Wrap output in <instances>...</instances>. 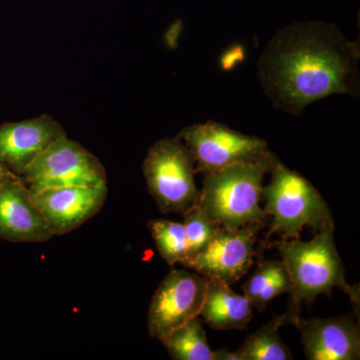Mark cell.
Wrapping results in <instances>:
<instances>
[{
	"label": "cell",
	"mask_w": 360,
	"mask_h": 360,
	"mask_svg": "<svg viewBox=\"0 0 360 360\" xmlns=\"http://www.w3.org/2000/svg\"><path fill=\"white\" fill-rule=\"evenodd\" d=\"M359 44L333 25H291L270 41L259 60V75L277 108L302 112L335 94L355 96Z\"/></svg>",
	"instance_id": "1"
},
{
	"label": "cell",
	"mask_w": 360,
	"mask_h": 360,
	"mask_svg": "<svg viewBox=\"0 0 360 360\" xmlns=\"http://www.w3.org/2000/svg\"><path fill=\"white\" fill-rule=\"evenodd\" d=\"M335 224L328 220L316 232L312 240L274 241L262 243L266 248H276L286 265L293 290L290 305L300 310L303 302H312L321 295H331L338 288L349 295L355 312H359V286L354 288L345 281V266L335 243Z\"/></svg>",
	"instance_id": "2"
},
{
	"label": "cell",
	"mask_w": 360,
	"mask_h": 360,
	"mask_svg": "<svg viewBox=\"0 0 360 360\" xmlns=\"http://www.w3.org/2000/svg\"><path fill=\"white\" fill-rule=\"evenodd\" d=\"M277 160L269 151L252 162L202 174L198 205L213 222L225 229H238L250 224L265 225L266 215L259 205L262 182Z\"/></svg>",
	"instance_id": "3"
},
{
	"label": "cell",
	"mask_w": 360,
	"mask_h": 360,
	"mask_svg": "<svg viewBox=\"0 0 360 360\" xmlns=\"http://www.w3.org/2000/svg\"><path fill=\"white\" fill-rule=\"evenodd\" d=\"M270 174L269 186L262 187V198L265 200V215L274 219L265 240L272 233L281 234L284 239H300L305 225L317 232L333 219L326 200L309 180L278 160Z\"/></svg>",
	"instance_id": "4"
},
{
	"label": "cell",
	"mask_w": 360,
	"mask_h": 360,
	"mask_svg": "<svg viewBox=\"0 0 360 360\" xmlns=\"http://www.w3.org/2000/svg\"><path fill=\"white\" fill-rule=\"evenodd\" d=\"M142 169L161 212L184 214L200 200V191L194 184L195 162L179 135L153 144Z\"/></svg>",
	"instance_id": "5"
},
{
	"label": "cell",
	"mask_w": 360,
	"mask_h": 360,
	"mask_svg": "<svg viewBox=\"0 0 360 360\" xmlns=\"http://www.w3.org/2000/svg\"><path fill=\"white\" fill-rule=\"evenodd\" d=\"M20 177L32 193L58 187L108 186L101 160L66 135L52 143Z\"/></svg>",
	"instance_id": "6"
},
{
	"label": "cell",
	"mask_w": 360,
	"mask_h": 360,
	"mask_svg": "<svg viewBox=\"0 0 360 360\" xmlns=\"http://www.w3.org/2000/svg\"><path fill=\"white\" fill-rule=\"evenodd\" d=\"M179 136L193 156L196 174L252 162L269 151L264 139L240 134L219 122L191 125L181 130Z\"/></svg>",
	"instance_id": "7"
},
{
	"label": "cell",
	"mask_w": 360,
	"mask_h": 360,
	"mask_svg": "<svg viewBox=\"0 0 360 360\" xmlns=\"http://www.w3.org/2000/svg\"><path fill=\"white\" fill-rule=\"evenodd\" d=\"M208 277L184 269H172L151 298L149 335L160 340L174 329L200 316Z\"/></svg>",
	"instance_id": "8"
},
{
	"label": "cell",
	"mask_w": 360,
	"mask_h": 360,
	"mask_svg": "<svg viewBox=\"0 0 360 360\" xmlns=\"http://www.w3.org/2000/svg\"><path fill=\"white\" fill-rule=\"evenodd\" d=\"M264 226L262 224H250L238 229L220 226L205 250L184 266L229 285L238 283L252 266L258 232Z\"/></svg>",
	"instance_id": "9"
},
{
	"label": "cell",
	"mask_w": 360,
	"mask_h": 360,
	"mask_svg": "<svg viewBox=\"0 0 360 360\" xmlns=\"http://www.w3.org/2000/svg\"><path fill=\"white\" fill-rule=\"evenodd\" d=\"M32 194L49 231L59 236L75 231L101 212L108 198V186L58 187Z\"/></svg>",
	"instance_id": "10"
},
{
	"label": "cell",
	"mask_w": 360,
	"mask_h": 360,
	"mask_svg": "<svg viewBox=\"0 0 360 360\" xmlns=\"http://www.w3.org/2000/svg\"><path fill=\"white\" fill-rule=\"evenodd\" d=\"M46 222L20 176L0 179V239L39 243L52 238Z\"/></svg>",
	"instance_id": "11"
},
{
	"label": "cell",
	"mask_w": 360,
	"mask_h": 360,
	"mask_svg": "<svg viewBox=\"0 0 360 360\" xmlns=\"http://www.w3.org/2000/svg\"><path fill=\"white\" fill-rule=\"evenodd\" d=\"M66 134L52 116L0 124V162L21 176L26 168Z\"/></svg>",
	"instance_id": "12"
},
{
	"label": "cell",
	"mask_w": 360,
	"mask_h": 360,
	"mask_svg": "<svg viewBox=\"0 0 360 360\" xmlns=\"http://www.w3.org/2000/svg\"><path fill=\"white\" fill-rule=\"evenodd\" d=\"M309 360H356L360 356L359 323L352 314L335 319H302L295 324Z\"/></svg>",
	"instance_id": "13"
},
{
	"label": "cell",
	"mask_w": 360,
	"mask_h": 360,
	"mask_svg": "<svg viewBox=\"0 0 360 360\" xmlns=\"http://www.w3.org/2000/svg\"><path fill=\"white\" fill-rule=\"evenodd\" d=\"M252 307L245 295H239L231 285L219 279L208 278L200 316L217 330H240L252 319Z\"/></svg>",
	"instance_id": "14"
},
{
	"label": "cell",
	"mask_w": 360,
	"mask_h": 360,
	"mask_svg": "<svg viewBox=\"0 0 360 360\" xmlns=\"http://www.w3.org/2000/svg\"><path fill=\"white\" fill-rule=\"evenodd\" d=\"M300 310L288 307L284 314L274 317L252 335L246 336L245 342L236 352L238 360H290V348L279 338V328L285 324H295Z\"/></svg>",
	"instance_id": "15"
},
{
	"label": "cell",
	"mask_w": 360,
	"mask_h": 360,
	"mask_svg": "<svg viewBox=\"0 0 360 360\" xmlns=\"http://www.w3.org/2000/svg\"><path fill=\"white\" fill-rule=\"evenodd\" d=\"M293 283L283 262L260 260L257 269L243 286V295L252 309H265L269 302L283 293L292 292Z\"/></svg>",
	"instance_id": "16"
},
{
	"label": "cell",
	"mask_w": 360,
	"mask_h": 360,
	"mask_svg": "<svg viewBox=\"0 0 360 360\" xmlns=\"http://www.w3.org/2000/svg\"><path fill=\"white\" fill-rule=\"evenodd\" d=\"M160 341L172 359L213 360V350L208 345L200 316L193 317Z\"/></svg>",
	"instance_id": "17"
},
{
	"label": "cell",
	"mask_w": 360,
	"mask_h": 360,
	"mask_svg": "<svg viewBox=\"0 0 360 360\" xmlns=\"http://www.w3.org/2000/svg\"><path fill=\"white\" fill-rule=\"evenodd\" d=\"M148 227L160 255L169 265L184 264L187 257L186 229L184 224L167 219H153Z\"/></svg>",
	"instance_id": "18"
},
{
	"label": "cell",
	"mask_w": 360,
	"mask_h": 360,
	"mask_svg": "<svg viewBox=\"0 0 360 360\" xmlns=\"http://www.w3.org/2000/svg\"><path fill=\"white\" fill-rule=\"evenodd\" d=\"M184 226L186 229L187 243V257L186 262H191L205 250L220 225L213 222L200 206L195 203L184 213Z\"/></svg>",
	"instance_id": "19"
},
{
	"label": "cell",
	"mask_w": 360,
	"mask_h": 360,
	"mask_svg": "<svg viewBox=\"0 0 360 360\" xmlns=\"http://www.w3.org/2000/svg\"><path fill=\"white\" fill-rule=\"evenodd\" d=\"M213 360H238V357L234 352L221 348V349L213 352Z\"/></svg>",
	"instance_id": "20"
},
{
	"label": "cell",
	"mask_w": 360,
	"mask_h": 360,
	"mask_svg": "<svg viewBox=\"0 0 360 360\" xmlns=\"http://www.w3.org/2000/svg\"><path fill=\"white\" fill-rule=\"evenodd\" d=\"M18 176V175L14 174L6 167L0 162V179H6V177Z\"/></svg>",
	"instance_id": "21"
}]
</instances>
